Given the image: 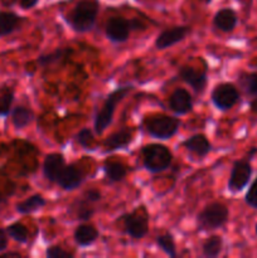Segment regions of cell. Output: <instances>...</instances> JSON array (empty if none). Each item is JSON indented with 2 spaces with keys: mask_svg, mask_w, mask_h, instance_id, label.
Listing matches in <instances>:
<instances>
[{
  "mask_svg": "<svg viewBox=\"0 0 257 258\" xmlns=\"http://www.w3.org/2000/svg\"><path fill=\"white\" fill-rule=\"evenodd\" d=\"M239 93L231 83H221L216 86L212 92V100L214 105L221 110H228L238 101Z\"/></svg>",
  "mask_w": 257,
  "mask_h": 258,
  "instance_id": "8992f818",
  "label": "cell"
},
{
  "mask_svg": "<svg viewBox=\"0 0 257 258\" xmlns=\"http://www.w3.org/2000/svg\"><path fill=\"white\" fill-rule=\"evenodd\" d=\"M131 140H133V134H131V131L123 128V130L111 135L110 138L105 141V150L113 151L117 150V149H122L125 148V146H127Z\"/></svg>",
  "mask_w": 257,
  "mask_h": 258,
  "instance_id": "ac0fdd59",
  "label": "cell"
},
{
  "mask_svg": "<svg viewBox=\"0 0 257 258\" xmlns=\"http://www.w3.org/2000/svg\"><path fill=\"white\" fill-rule=\"evenodd\" d=\"M22 22V18L15 13L0 12V37H5L17 30Z\"/></svg>",
  "mask_w": 257,
  "mask_h": 258,
  "instance_id": "2e32d148",
  "label": "cell"
},
{
  "mask_svg": "<svg viewBox=\"0 0 257 258\" xmlns=\"http://www.w3.org/2000/svg\"><path fill=\"white\" fill-rule=\"evenodd\" d=\"M131 29V23L121 17H113L108 20L106 25V34L112 42H125L128 38Z\"/></svg>",
  "mask_w": 257,
  "mask_h": 258,
  "instance_id": "9c48e42d",
  "label": "cell"
},
{
  "mask_svg": "<svg viewBox=\"0 0 257 258\" xmlns=\"http://www.w3.org/2000/svg\"><path fill=\"white\" fill-rule=\"evenodd\" d=\"M123 223H125L126 233L133 237V238H143L149 231L148 217L144 212L136 211L134 213L127 214L123 219Z\"/></svg>",
  "mask_w": 257,
  "mask_h": 258,
  "instance_id": "ba28073f",
  "label": "cell"
},
{
  "mask_svg": "<svg viewBox=\"0 0 257 258\" xmlns=\"http://www.w3.org/2000/svg\"><path fill=\"white\" fill-rule=\"evenodd\" d=\"M213 23L222 32H231L237 24V14L232 9H222L216 14Z\"/></svg>",
  "mask_w": 257,
  "mask_h": 258,
  "instance_id": "9a60e30c",
  "label": "cell"
},
{
  "mask_svg": "<svg viewBox=\"0 0 257 258\" xmlns=\"http://www.w3.org/2000/svg\"><path fill=\"white\" fill-rule=\"evenodd\" d=\"M179 76H180L181 80L184 82L188 83L189 86H191L196 92H203L204 88L207 86V77H206V73L201 72V71L196 70L193 67H183L179 72Z\"/></svg>",
  "mask_w": 257,
  "mask_h": 258,
  "instance_id": "7c38bea8",
  "label": "cell"
},
{
  "mask_svg": "<svg viewBox=\"0 0 257 258\" xmlns=\"http://www.w3.org/2000/svg\"><path fill=\"white\" fill-rule=\"evenodd\" d=\"M8 247V237H7V232L4 229L0 228V252L5 251Z\"/></svg>",
  "mask_w": 257,
  "mask_h": 258,
  "instance_id": "d6a6232c",
  "label": "cell"
},
{
  "mask_svg": "<svg viewBox=\"0 0 257 258\" xmlns=\"http://www.w3.org/2000/svg\"><path fill=\"white\" fill-rule=\"evenodd\" d=\"M97 12V0H80L70 13L67 20L76 32H87L95 24Z\"/></svg>",
  "mask_w": 257,
  "mask_h": 258,
  "instance_id": "6da1fadb",
  "label": "cell"
},
{
  "mask_svg": "<svg viewBox=\"0 0 257 258\" xmlns=\"http://www.w3.org/2000/svg\"><path fill=\"white\" fill-rule=\"evenodd\" d=\"M86 199H87L88 202H98L101 199L100 191L88 190L87 193H86Z\"/></svg>",
  "mask_w": 257,
  "mask_h": 258,
  "instance_id": "836d02e7",
  "label": "cell"
},
{
  "mask_svg": "<svg viewBox=\"0 0 257 258\" xmlns=\"http://www.w3.org/2000/svg\"><path fill=\"white\" fill-rule=\"evenodd\" d=\"M33 117H34V115L29 108L24 107V106H18L12 113V122L17 128H23L28 123L32 122Z\"/></svg>",
  "mask_w": 257,
  "mask_h": 258,
  "instance_id": "44dd1931",
  "label": "cell"
},
{
  "mask_svg": "<svg viewBox=\"0 0 257 258\" xmlns=\"http://www.w3.org/2000/svg\"><path fill=\"white\" fill-rule=\"evenodd\" d=\"M106 176L110 179L111 181H120L125 178L126 175V168L120 163H106L103 166Z\"/></svg>",
  "mask_w": 257,
  "mask_h": 258,
  "instance_id": "603a6c76",
  "label": "cell"
},
{
  "mask_svg": "<svg viewBox=\"0 0 257 258\" xmlns=\"http://www.w3.org/2000/svg\"><path fill=\"white\" fill-rule=\"evenodd\" d=\"M156 243H158V246L160 247L168 256L176 257L175 243H174L173 236H171L170 233L160 234V236L156 237Z\"/></svg>",
  "mask_w": 257,
  "mask_h": 258,
  "instance_id": "d4e9b609",
  "label": "cell"
},
{
  "mask_svg": "<svg viewBox=\"0 0 257 258\" xmlns=\"http://www.w3.org/2000/svg\"><path fill=\"white\" fill-rule=\"evenodd\" d=\"M169 106L171 110L176 113H186L191 110V97L188 93V91L183 88H178L174 91L173 95L170 96L169 100Z\"/></svg>",
  "mask_w": 257,
  "mask_h": 258,
  "instance_id": "5bb4252c",
  "label": "cell"
},
{
  "mask_svg": "<svg viewBox=\"0 0 257 258\" xmlns=\"http://www.w3.org/2000/svg\"><path fill=\"white\" fill-rule=\"evenodd\" d=\"M242 86L248 95H257V72L251 75H244L242 77Z\"/></svg>",
  "mask_w": 257,
  "mask_h": 258,
  "instance_id": "4316f807",
  "label": "cell"
},
{
  "mask_svg": "<svg viewBox=\"0 0 257 258\" xmlns=\"http://www.w3.org/2000/svg\"><path fill=\"white\" fill-rule=\"evenodd\" d=\"M223 241L219 236L209 237L203 244V254L206 257H217L222 251Z\"/></svg>",
  "mask_w": 257,
  "mask_h": 258,
  "instance_id": "cb8c5ba5",
  "label": "cell"
},
{
  "mask_svg": "<svg viewBox=\"0 0 257 258\" xmlns=\"http://www.w3.org/2000/svg\"><path fill=\"white\" fill-rule=\"evenodd\" d=\"M189 33L188 27H175L171 29L165 30L161 34L158 35L155 40V47L159 49H165V48L171 47L178 42L183 40Z\"/></svg>",
  "mask_w": 257,
  "mask_h": 258,
  "instance_id": "8fae6325",
  "label": "cell"
},
{
  "mask_svg": "<svg viewBox=\"0 0 257 258\" xmlns=\"http://www.w3.org/2000/svg\"><path fill=\"white\" fill-rule=\"evenodd\" d=\"M44 204V198H43L42 196H39V194H35V196H32L30 198H28L27 201L18 203L17 211L22 214H29L38 211V209H40Z\"/></svg>",
  "mask_w": 257,
  "mask_h": 258,
  "instance_id": "7402d4cb",
  "label": "cell"
},
{
  "mask_svg": "<svg viewBox=\"0 0 257 258\" xmlns=\"http://www.w3.org/2000/svg\"><path fill=\"white\" fill-rule=\"evenodd\" d=\"M144 165L150 171H163L171 164V153L168 148L159 144H151L143 149Z\"/></svg>",
  "mask_w": 257,
  "mask_h": 258,
  "instance_id": "3957f363",
  "label": "cell"
},
{
  "mask_svg": "<svg viewBox=\"0 0 257 258\" xmlns=\"http://www.w3.org/2000/svg\"><path fill=\"white\" fill-rule=\"evenodd\" d=\"M47 257H49V258H72L73 254L63 251L60 247L53 246V247H50V248H48Z\"/></svg>",
  "mask_w": 257,
  "mask_h": 258,
  "instance_id": "4dcf8cb0",
  "label": "cell"
},
{
  "mask_svg": "<svg viewBox=\"0 0 257 258\" xmlns=\"http://www.w3.org/2000/svg\"><path fill=\"white\" fill-rule=\"evenodd\" d=\"M65 165L66 163L62 155H59V154H50V155L45 158L44 164H43L44 176L49 181L54 183V181H57L58 175L62 171V169L65 168Z\"/></svg>",
  "mask_w": 257,
  "mask_h": 258,
  "instance_id": "4fadbf2b",
  "label": "cell"
},
{
  "mask_svg": "<svg viewBox=\"0 0 257 258\" xmlns=\"http://www.w3.org/2000/svg\"><path fill=\"white\" fill-rule=\"evenodd\" d=\"M8 236L19 243H25L28 241V229L22 223H13L7 228Z\"/></svg>",
  "mask_w": 257,
  "mask_h": 258,
  "instance_id": "484cf974",
  "label": "cell"
},
{
  "mask_svg": "<svg viewBox=\"0 0 257 258\" xmlns=\"http://www.w3.org/2000/svg\"><path fill=\"white\" fill-rule=\"evenodd\" d=\"M252 175V168L249 165L248 161L239 160L236 161L232 168L231 176H229L228 181V188L229 190L237 193V191H241L244 186L248 184L249 178Z\"/></svg>",
  "mask_w": 257,
  "mask_h": 258,
  "instance_id": "52a82bcc",
  "label": "cell"
},
{
  "mask_svg": "<svg viewBox=\"0 0 257 258\" xmlns=\"http://www.w3.org/2000/svg\"><path fill=\"white\" fill-rule=\"evenodd\" d=\"M228 219V209L221 203H212L198 214L197 223L201 231H212L223 226Z\"/></svg>",
  "mask_w": 257,
  "mask_h": 258,
  "instance_id": "7a4b0ae2",
  "label": "cell"
},
{
  "mask_svg": "<svg viewBox=\"0 0 257 258\" xmlns=\"http://www.w3.org/2000/svg\"><path fill=\"white\" fill-rule=\"evenodd\" d=\"M15 2H18V0H0V3H2L3 5H5V7H10V5L14 4Z\"/></svg>",
  "mask_w": 257,
  "mask_h": 258,
  "instance_id": "74e56055",
  "label": "cell"
},
{
  "mask_svg": "<svg viewBox=\"0 0 257 258\" xmlns=\"http://www.w3.org/2000/svg\"><path fill=\"white\" fill-rule=\"evenodd\" d=\"M249 106H251V111H252V112L257 113V95H254L253 100L251 101Z\"/></svg>",
  "mask_w": 257,
  "mask_h": 258,
  "instance_id": "d590c367",
  "label": "cell"
},
{
  "mask_svg": "<svg viewBox=\"0 0 257 258\" xmlns=\"http://www.w3.org/2000/svg\"><path fill=\"white\" fill-rule=\"evenodd\" d=\"M190 153L197 156H206L211 151V144L204 135H194L183 144Z\"/></svg>",
  "mask_w": 257,
  "mask_h": 258,
  "instance_id": "e0dca14e",
  "label": "cell"
},
{
  "mask_svg": "<svg viewBox=\"0 0 257 258\" xmlns=\"http://www.w3.org/2000/svg\"><path fill=\"white\" fill-rule=\"evenodd\" d=\"M77 141L81 146H83L85 149H88L93 143V138H92V134H91L90 130L87 128H83L78 133L77 135Z\"/></svg>",
  "mask_w": 257,
  "mask_h": 258,
  "instance_id": "f1b7e54d",
  "label": "cell"
},
{
  "mask_svg": "<svg viewBox=\"0 0 257 258\" xmlns=\"http://www.w3.org/2000/svg\"><path fill=\"white\" fill-rule=\"evenodd\" d=\"M98 232L96 231L95 227L83 224V226L77 227L75 232V241L80 246H90L97 239Z\"/></svg>",
  "mask_w": 257,
  "mask_h": 258,
  "instance_id": "d6986e66",
  "label": "cell"
},
{
  "mask_svg": "<svg viewBox=\"0 0 257 258\" xmlns=\"http://www.w3.org/2000/svg\"><path fill=\"white\" fill-rule=\"evenodd\" d=\"M18 2H19V5L23 9H30V8L37 4L38 0H18Z\"/></svg>",
  "mask_w": 257,
  "mask_h": 258,
  "instance_id": "e575fe53",
  "label": "cell"
},
{
  "mask_svg": "<svg viewBox=\"0 0 257 258\" xmlns=\"http://www.w3.org/2000/svg\"><path fill=\"white\" fill-rule=\"evenodd\" d=\"M70 54L68 49H57L48 54H42L38 58V64L40 67H50V66L60 64Z\"/></svg>",
  "mask_w": 257,
  "mask_h": 258,
  "instance_id": "ffe728a7",
  "label": "cell"
},
{
  "mask_svg": "<svg viewBox=\"0 0 257 258\" xmlns=\"http://www.w3.org/2000/svg\"><path fill=\"white\" fill-rule=\"evenodd\" d=\"M93 209L88 206L87 203H80V208L77 209V217L78 219H82V221H87L92 217Z\"/></svg>",
  "mask_w": 257,
  "mask_h": 258,
  "instance_id": "1f68e13d",
  "label": "cell"
},
{
  "mask_svg": "<svg viewBox=\"0 0 257 258\" xmlns=\"http://www.w3.org/2000/svg\"><path fill=\"white\" fill-rule=\"evenodd\" d=\"M256 234H257V224H256Z\"/></svg>",
  "mask_w": 257,
  "mask_h": 258,
  "instance_id": "f35d334b",
  "label": "cell"
},
{
  "mask_svg": "<svg viewBox=\"0 0 257 258\" xmlns=\"http://www.w3.org/2000/svg\"><path fill=\"white\" fill-rule=\"evenodd\" d=\"M145 126L148 133L154 138L169 139L178 131L179 121L175 117L159 115L149 117L145 121Z\"/></svg>",
  "mask_w": 257,
  "mask_h": 258,
  "instance_id": "5b68a950",
  "label": "cell"
},
{
  "mask_svg": "<svg viewBox=\"0 0 257 258\" xmlns=\"http://www.w3.org/2000/svg\"><path fill=\"white\" fill-rule=\"evenodd\" d=\"M13 100H14V93L13 91L8 90L0 97V116H7L10 112Z\"/></svg>",
  "mask_w": 257,
  "mask_h": 258,
  "instance_id": "83f0119b",
  "label": "cell"
},
{
  "mask_svg": "<svg viewBox=\"0 0 257 258\" xmlns=\"http://www.w3.org/2000/svg\"><path fill=\"white\" fill-rule=\"evenodd\" d=\"M8 257H20L19 253H14V252H12V253H3L0 254V258H8Z\"/></svg>",
  "mask_w": 257,
  "mask_h": 258,
  "instance_id": "8d00e7d4",
  "label": "cell"
},
{
  "mask_svg": "<svg viewBox=\"0 0 257 258\" xmlns=\"http://www.w3.org/2000/svg\"><path fill=\"white\" fill-rule=\"evenodd\" d=\"M83 175L80 169L76 168L75 165H65L55 183L59 184L60 188L66 189V190H72V189L81 185Z\"/></svg>",
  "mask_w": 257,
  "mask_h": 258,
  "instance_id": "30bf717a",
  "label": "cell"
},
{
  "mask_svg": "<svg viewBox=\"0 0 257 258\" xmlns=\"http://www.w3.org/2000/svg\"><path fill=\"white\" fill-rule=\"evenodd\" d=\"M130 91V87H122L116 90L115 92L111 93L107 97V100L103 103L102 108H101L100 112L97 113L95 120V130L97 134H102L105 131V128L107 127L108 125L112 121L113 111H115L116 105L122 100L126 96V93Z\"/></svg>",
  "mask_w": 257,
  "mask_h": 258,
  "instance_id": "277c9868",
  "label": "cell"
},
{
  "mask_svg": "<svg viewBox=\"0 0 257 258\" xmlns=\"http://www.w3.org/2000/svg\"><path fill=\"white\" fill-rule=\"evenodd\" d=\"M246 203L252 208H257V179L252 183L251 188L246 194Z\"/></svg>",
  "mask_w": 257,
  "mask_h": 258,
  "instance_id": "f546056e",
  "label": "cell"
}]
</instances>
